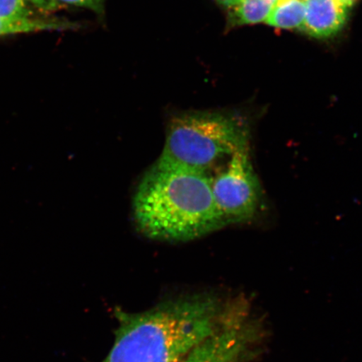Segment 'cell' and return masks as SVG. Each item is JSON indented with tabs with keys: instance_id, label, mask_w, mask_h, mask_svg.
<instances>
[{
	"instance_id": "1",
	"label": "cell",
	"mask_w": 362,
	"mask_h": 362,
	"mask_svg": "<svg viewBox=\"0 0 362 362\" xmlns=\"http://www.w3.org/2000/svg\"><path fill=\"white\" fill-rule=\"evenodd\" d=\"M136 226L157 241H192L226 226L211 175L158 158L143 176L133 201Z\"/></svg>"
},
{
	"instance_id": "2",
	"label": "cell",
	"mask_w": 362,
	"mask_h": 362,
	"mask_svg": "<svg viewBox=\"0 0 362 362\" xmlns=\"http://www.w3.org/2000/svg\"><path fill=\"white\" fill-rule=\"evenodd\" d=\"M223 323L218 302L208 296L181 298L124 315L103 362H181Z\"/></svg>"
},
{
	"instance_id": "3",
	"label": "cell",
	"mask_w": 362,
	"mask_h": 362,
	"mask_svg": "<svg viewBox=\"0 0 362 362\" xmlns=\"http://www.w3.org/2000/svg\"><path fill=\"white\" fill-rule=\"evenodd\" d=\"M249 128L237 117L220 112L175 116L167 128L160 158L209 173L221 161L249 151Z\"/></svg>"
},
{
	"instance_id": "4",
	"label": "cell",
	"mask_w": 362,
	"mask_h": 362,
	"mask_svg": "<svg viewBox=\"0 0 362 362\" xmlns=\"http://www.w3.org/2000/svg\"><path fill=\"white\" fill-rule=\"evenodd\" d=\"M211 188L226 226L251 223L262 210L264 194L249 151L235 153L211 175Z\"/></svg>"
},
{
	"instance_id": "5",
	"label": "cell",
	"mask_w": 362,
	"mask_h": 362,
	"mask_svg": "<svg viewBox=\"0 0 362 362\" xmlns=\"http://www.w3.org/2000/svg\"><path fill=\"white\" fill-rule=\"evenodd\" d=\"M251 341L250 328L226 321L181 362H242Z\"/></svg>"
},
{
	"instance_id": "6",
	"label": "cell",
	"mask_w": 362,
	"mask_h": 362,
	"mask_svg": "<svg viewBox=\"0 0 362 362\" xmlns=\"http://www.w3.org/2000/svg\"><path fill=\"white\" fill-rule=\"evenodd\" d=\"M302 28L315 37L325 38L338 33L345 24L346 8L339 0H305Z\"/></svg>"
},
{
	"instance_id": "7",
	"label": "cell",
	"mask_w": 362,
	"mask_h": 362,
	"mask_svg": "<svg viewBox=\"0 0 362 362\" xmlns=\"http://www.w3.org/2000/svg\"><path fill=\"white\" fill-rule=\"evenodd\" d=\"M305 11V0H277L266 22L279 28H296L304 23Z\"/></svg>"
},
{
	"instance_id": "8",
	"label": "cell",
	"mask_w": 362,
	"mask_h": 362,
	"mask_svg": "<svg viewBox=\"0 0 362 362\" xmlns=\"http://www.w3.org/2000/svg\"><path fill=\"white\" fill-rule=\"evenodd\" d=\"M277 0H240L235 6L238 20L243 24H255L267 20Z\"/></svg>"
},
{
	"instance_id": "9",
	"label": "cell",
	"mask_w": 362,
	"mask_h": 362,
	"mask_svg": "<svg viewBox=\"0 0 362 362\" xmlns=\"http://www.w3.org/2000/svg\"><path fill=\"white\" fill-rule=\"evenodd\" d=\"M66 25L55 21L30 19L7 21L0 19V37L2 36L39 33V31L62 29Z\"/></svg>"
},
{
	"instance_id": "10",
	"label": "cell",
	"mask_w": 362,
	"mask_h": 362,
	"mask_svg": "<svg viewBox=\"0 0 362 362\" xmlns=\"http://www.w3.org/2000/svg\"><path fill=\"white\" fill-rule=\"evenodd\" d=\"M0 19L30 20L33 19V13L25 0H0Z\"/></svg>"
},
{
	"instance_id": "11",
	"label": "cell",
	"mask_w": 362,
	"mask_h": 362,
	"mask_svg": "<svg viewBox=\"0 0 362 362\" xmlns=\"http://www.w3.org/2000/svg\"><path fill=\"white\" fill-rule=\"evenodd\" d=\"M58 7L61 6H71L85 7L98 13L103 8V0H54Z\"/></svg>"
},
{
	"instance_id": "12",
	"label": "cell",
	"mask_w": 362,
	"mask_h": 362,
	"mask_svg": "<svg viewBox=\"0 0 362 362\" xmlns=\"http://www.w3.org/2000/svg\"><path fill=\"white\" fill-rule=\"evenodd\" d=\"M25 1L44 12L55 11L58 8L54 0H25Z\"/></svg>"
},
{
	"instance_id": "13",
	"label": "cell",
	"mask_w": 362,
	"mask_h": 362,
	"mask_svg": "<svg viewBox=\"0 0 362 362\" xmlns=\"http://www.w3.org/2000/svg\"><path fill=\"white\" fill-rule=\"evenodd\" d=\"M221 3L228 6H235L240 1V0H221Z\"/></svg>"
},
{
	"instance_id": "14",
	"label": "cell",
	"mask_w": 362,
	"mask_h": 362,
	"mask_svg": "<svg viewBox=\"0 0 362 362\" xmlns=\"http://www.w3.org/2000/svg\"><path fill=\"white\" fill-rule=\"evenodd\" d=\"M346 7H351L356 0H339Z\"/></svg>"
}]
</instances>
